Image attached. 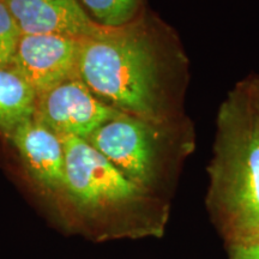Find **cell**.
<instances>
[{
  "mask_svg": "<svg viewBox=\"0 0 259 259\" xmlns=\"http://www.w3.org/2000/svg\"><path fill=\"white\" fill-rule=\"evenodd\" d=\"M21 36L11 12L5 3L0 0V67L11 66Z\"/></svg>",
  "mask_w": 259,
  "mask_h": 259,
  "instance_id": "cell-11",
  "label": "cell"
},
{
  "mask_svg": "<svg viewBox=\"0 0 259 259\" xmlns=\"http://www.w3.org/2000/svg\"><path fill=\"white\" fill-rule=\"evenodd\" d=\"M231 259H259V239L233 242Z\"/></svg>",
  "mask_w": 259,
  "mask_h": 259,
  "instance_id": "cell-12",
  "label": "cell"
},
{
  "mask_svg": "<svg viewBox=\"0 0 259 259\" xmlns=\"http://www.w3.org/2000/svg\"><path fill=\"white\" fill-rule=\"evenodd\" d=\"M208 202L233 242L259 234V119L244 83L218 113Z\"/></svg>",
  "mask_w": 259,
  "mask_h": 259,
  "instance_id": "cell-2",
  "label": "cell"
},
{
  "mask_svg": "<svg viewBox=\"0 0 259 259\" xmlns=\"http://www.w3.org/2000/svg\"><path fill=\"white\" fill-rule=\"evenodd\" d=\"M84 10L96 23L118 28L141 16L143 0H79Z\"/></svg>",
  "mask_w": 259,
  "mask_h": 259,
  "instance_id": "cell-10",
  "label": "cell"
},
{
  "mask_svg": "<svg viewBox=\"0 0 259 259\" xmlns=\"http://www.w3.org/2000/svg\"><path fill=\"white\" fill-rule=\"evenodd\" d=\"M85 141L128 180L151 192L168 155L173 151L185 154L192 149L193 130L185 118L151 122L122 113L100 126Z\"/></svg>",
  "mask_w": 259,
  "mask_h": 259,
  "instance_id": "cell-4",
  "label": "cell"
},
{
  "mask_svg": "<svg viewBox=\"0 0 259 259\" xmlns=\"http://www.w3.org/2000/svg\"><path fill=\"white\" fill-rule=\"evenodd\" d=\"M8 138L38 189L61 196L65 184V154L59 136L32 116L21 122Z\"/></svg>",
  "mask_w": 259,
  "mask_h": 259,
  "instance_id": "cell-8",
  "label": "cell"
},
{
  "mask_svg": "<svg viewBox=\"0 0 259 259\" xmlns=\"http://www.w3.org/2000/svg\"><path fill=\"white\" fill-rule=\"evenodd\" d=\"M65 154L64 192L79 225L94 239L154 234L161 227L150 192L128 180L85 139L59 136Z\"/></svg>",
  "mask_w": 259,
  "mask_h": 259,
  "instance_id": "cell-3",
  "label": "cell"
},
{
  "mask_svg": "<svg viewBox=\"0 0 259 259\" xmlns=\"http://www.w3.org/2000/svg\"><path fill=\"white\" fill-rule=\"evenodd\" d=\"M80 40L61 35H22L11 69L36 96L65 80L78 77Z\"/></svg>",
  "mask_w": 259,
  "mask_h": 259,
  "instance_id": "cell-6",
  "label": "cell"
},
{
  "mask_svg": "<svg viewBox=\"0 0 259 259\" xmlns=\"http://www.w3.org/2000/svg\"><path fill=\"white\" fill-rule=\"evenodd\" d=\"M242 83H244L245 88L251 97V101L253 103V107L255 112H257L259 119V77H257V78L247 79Z\"/></svg>",
  "mask_w": 259,
  "mask_h": 259,
  "instance_id": "cell-13",
  "label": "cell"
},
{
  "mask_svg": "<svg viewBox=\"0 0 259 259\" xmlns=\"http://www.w3.org/2000/svg\"><path fill=\"white\" fill-rule=\"evenodd\" d=\"M143 17L80 40L77 74L105 105L151 122L185 118L187 59L173 35Z\"/></svg>",
  "mask_w": 259,
  "mask_h": 259,
  "instance_id": "cell-1",
  "label": "cell"
},
{
  "mask_svg": "<svg viewBox=\"0 0 259 259\" xmlns=\"http://www.w3.org/2000/svg\"><path fill=\"white\" fill-rule=\"evenodd\" d=\"M120 114L100 101L79 77H73L36 96L34 118L58 136L87 139Z\"/></svg>",
  "mask_w": 259,
  "mask_h": 259,
  "instance_id": "cell-5",
  "label": "cell"
},
{
  "mask_svg": "<svg viewBox=\"0 0 259 259\" xmlns=\"http://www.w3.org/2000/svg\"><path fill=\"white\" fill-rule=\"evenodd\" d=\"M254 239H259V234L257 235V236H255V238ZM254 239H252V240H254Z\"/></svg>",
  "mask_w": 259,
  "mask_h": 259,
  "instance_id": "cell-14",
  "label": "cell"
},
{
  "mask_svg": "<svg viewBox=\"0 0 259 259\" xmlns=\"http://www.w3.org/2000/svg\"><path fill=\"white\" fill-rule=\"evenodd\" d=\"M22 35L94 36L103 29L78 0H3Z\"/></svg>",
  "mask_w": 259,
  "mask_h": 259,
  "instance_id": "cell-7",
  "label": "cell"
},
{
  "mask_svg": "<svg viewBox=\"0 0 259 259\" xmlns=\"http://www.w3.org/2000/svg\"><path fill=\"white\" fill-rule=\"evenodd\" d=\"M36 94L11 67H0V132L6 137L34 116Z\"/></svg>",
  "mask_w": 259,
  "mask_h": 259,
  "instance_id": "cell-9",
  "label": "cell"
}]
</instances>
